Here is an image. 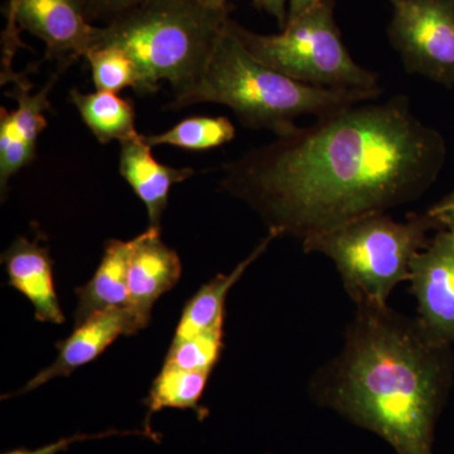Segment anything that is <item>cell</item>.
I'll return each mask as SVG.
<instances>
[{"label": "cell", "instance_id": "cell-2", "mask_svg": "<svg viewBox=\"0 0 454 454\" xmlns=\"http://www.w3.org/2000/svg\"><path fill=\"white\" fill-rule=\"evenodd\" d=\"M454 358L418 318L356 307L336 357L309 384L313 402L384 439L397 454H434Z\"/></svg>", "mask_w": 454, "mask_h": 454}, {"label": "cell", "instance_id": "cell-9", "mask_svg": "<svg viewBox=\"0 0 454 454\" xmlns=\"http://www.w3.org/2000/svg\"><path fill=\"white\" fill-rule=\"evenodd\" d=\"M67 70L65 66H57V71L47 85L32 94L31 82L22 74H16L13 85L7 97L16 100L13 112L0 109V191L4 199L12 177L29 166L37 155V140L47 128L44 113L50 109L51 89L59 79V74Z\"/></svg>", "mask_w": 454, "mask_h": 454}, {"label": "cell", "instance_id": "cell-25", "mask_svg": "<svg viewBox=\"0 0 454 454\" xmlns=\"http://www.w3.org/2000/svg\"><path fill=\"white\" fill-rule=\"evenodd\" d=\"M438 230H446L454 236V190L426 211Z\"/></svg>", "mask_w": 454, "mask_h": 454}, {"label": "cell", "instance_id": "cell-10", "mask_svg": "<svg viewBox=\"0 0 454 454\" xmlns=\"http://www.w3.org/2000/svg\"><path fill=\"white\" fill-rule=\"evenodd\" d=\"M17 25L43 42L47 59L67 68L92 49L98 33L85 0H20Z\"/></svg>", "mask_w": 454, "mask_h": 454}, {"label": "cell", "instance_id": "cell-12", "mask_svg": "<svg viewBox=\"0 0 454 454\" xmlns=\"http://www.w3.org/2000/svg\"><path fill=\"white\" fill-rule=\"evenodd\" d=\"M182 274L181 260L160 239V227H148L137 236L129 262V309L140 330L151 319L160 295L175 288Z\"/></svg>", "mask_w": 454, "mask_h": 454}, {"label": "cell", "instance_id": "cell-1", "mask_svg": "<svg viewBox=\"0 0 454 454\" xmlns=\"http://www.w3.org/2000/svg\"><path fill=\"white\" fill-rule=\"evenodd\" d=\"M442 134L403 95L319 116L223 164L220 188L278 238L324 234L422 197L446 163Z\"/></svg>", "mask_w": 454, "mask_h": 454}, {"label": "cell", "instance_id": "cell-26", "mask_svg": "<svg viewBox=\"0 0 454 454\" xmlns=\"http://www.w3.org/2000/svg\"><path fill=\"white\" fill-rule=\"evenodd\" d=\"M253 2L259 11L267 12L268 14L276 18L280 29L286 27V18H288L286 0H253Z\"/></svg>", "mask_w": 454, "mask_h": 454}, {"label": "cell", "instance_id": "cell-20", "mask_svg": "<svg viewBox=\"0 0 454 454\" xmlns=\"http://www.w3.org/2000/svg\"><path fill=\"white\" fill-rule=\"evenodd\" d=\"M97 91L119 94L131 88L140 95L152 94L139 66L124 51L114 46L92 47L85 55Z\"/></svg>", "mask_w": 454, "mask_h": 454}, {"label": "cell", "instance_id": "cell-13", "mask_svg": "<svg viewBox=\"0 0 454 454\" xmlns=\"http://www.w3.org/2000/svg\"><path fill=\"white\" fill-rule=\"evenodd\" d=\"M2 262L8 274L7 286L31 301L38 322L64 324L65 316L53 282V260L46 247L37 240L18 238L3 253Z\"/></svg>", "mask_w": 454, "mask_h": 454}, {"label": "cell", "instance_id": "cell-27", "mask_svg": "<svg viewBox=\"0 0 454 454\" xmlns=\"http://www.w3.org/2000/svg\"><path fill=\"white\" fill-rule=\"evenodd\" d=\"M324 2H325V0H288L289 7L286 22L301 16V14L309 12V9L315 8L317 5L321 4V3Z\"/></svg>", "mask_w": 454, "mask_h": 454}, {"label": "cell", "instance_id": "cell-14", "mask_svg": "<svg viewBox=\"0 0 454 454\" xmlns=\"http://www.w3.org/2000/svg\"><path fill=\"white\" fill-rule=\"evenodd\" d=\"M119 172L145 203L149 227H160L173 184L196 175L192 168H173L158 162L152 154V146L146 145L143 136L121 143Z\"/></svg>", "mask_w": 454, "mask_h": 454}, {"label": "cell", "instance_id": "cell-18", "mask_svg": "<svg viewBox=\"0 0 454 454\" xmlns=\"http://www.w3.org/2000/svg\"><path fill=\"white\" fill-rule=\"evenodd\" d=\"M210 373L190 372L164 364L145 400L148 414L145 430L155 434L151 429V418L164 408L192 409L199 415L200 420L208 415V411L200 406V400L205 393Z\"/></svg>", "mask_w": 454, "mask_h": 454}, {"label": "cell", "instance_id": "cell-7", "mask_svg": "<svg viewBox=\"0 0 454 454\" xmlns=\"http://www.w3.org/2000/svg\"><path fill=\"white\" fill-rule=\"evenodd\" d=\"M391 46L409 74L454 86V0H387Z\"/></svg>", "mask_w": 454, "mask_h": 454}, {"label": "cell", "instance_id": "cell-19", "mask_svg": "<svg viewBox=\"0 0 454 454\" xmlns=\"http://www.w3.org/2000/svg\"><path fill=\"white\" fill-rule=\"evenodd\" d=\"M234 124L225 116H192L179 121L162 133L143 136L149 146L172 145L186 151L201 152L231 142L235 138Z\"/></svg>", "mask_w": 454, "mask_h": 454}, {"label": "cell", "instance_id": "cell-4", "mask_svg": "<svg viewBox=\"0 0 454 454\" xmlns=\"http://www.w3.org/2000/svg\"><path fill=\"white\" fill-rule=\"evenodd\" d=\"M230 11L205 7L199 0H151L98 27L92 47L124 51L139 66L152 94L168 82L177 97L202 73Z\"/></svg>", "mask_w": 454, "mask_h": 454}, {"label": "cell", "instance_id": "cell-16", "mask_svg": "<svg viewBox=\"0 0 454 454\" xmlns=\"http://www.w3.org/2000/svg\"><path fill=\"white\" fill-rule=\"evenodd\" d=\"M276 239V235L269 232L267 238L262 239L253 253L231 273L219 274L210 283L205 284L184 306L173 340L190 339L223 325L227 293L240 280L247 269L267 252L269 245Z\"/></svg>", "mask_w": 454, "mask_h": 454}, {"label": "cell", "instance_id": "cell-22", "mask_svg": "<svg viewBox=\"0 0 454 454\" xmlns=\"http://www.w3.org/2000/svg\"><path fill=\"white\" fill-rule=\"evenodd\" d=\"M20 0H5V28L2 33V85L11 83L16 73L13 71V59L18 50L25 49L26 43L20 40V29L17 25V8Z\"/></svg>", "mask_w": 454, "mask_h": 454}, {"label": "cell", "instance_id": "cell-6", "mask_svg": "<svg viewBox=\"0 0 454 454\" xmlns=\"http://www.w3.org/2000/svg\"><path fill=\"white\" fill-rule=\"evenodd\" d=\"M334 0H325L301 16L288 20L278 35H259L230 18L236 37L262 64L293 80L345 91L380 97L379 76L349 55L333 16Z\"/></svg>", "mask_w": 454, "mask_h": 454}, {"label": "cell", "instance_id": "cell-28", "mask_svg": "<svg viewBox=\"0 0 454 454\" xmlns=\"http://www.w3.org/2000/svg\"><path fill=\"white\" fill-rule=\"evenodd\" d=\"M199 2L205 5V7L217 9V11H223V9L230 8L227 0H199Z\"/></svg>", "mask_w": 454, "mask_h": 454}, {"label": "cell", "instance_id": "cell-24", "mask_svg": "<svg viewBox=\"0 0 454 454\" xmlns=\"http://www.w3.org/2000/svg\"><path fill=\"white\" fill-rule=\"evenodd\" d=\"M151 0H85L90 22L106 25Z\"/></svg>", "mask_w": 454, "mask_h": 454}, {"label": "cell", "instance_id": "cell-17", "mask_svg": "<svg viewBox=\"0 0 454 454\" xmlns=\"http://www.w3.org/2000/svg\"><path fill=\"white\" fill-rule=\"evenodd\" d=\"M71 103L79 110L82 121L101 145L139 138L136 128V107L130 98L106 91L83 94L77 89L70 92Z\"/></svg>", "mask_w": 454, "mask_h": 454}, {"label": "cell", "instance_id": "cell-21", "mask_svg": "<svg viewBox=\"0 0 454 454\" xmlns=\"http://www.w3.org/2000/svg\"><path fill=\"white\" fill-rule=\"evenodd\" d=\"M223 336V325H219L190 339L173 340L164 364L190 372H211L220 360Z\"/></svg>", "mask_w": 454, "mask_h": 454}, {"label": "cell", "instance_id": "cell-15", "mask_svg": "<svg viewBox=\"0 0 454 454\" xmlns=\"http://www.w3.org/2000/svg\"><path fill=\"white\" fill-rule=\"evenodd\" d=\"M137 238L129 241L109 240L94 277L76 289L74 325H82L95 313L129 307V262Z\"/></svg>", "mask_w": 454, "mask_h": 454}, {"label": "cell", "instance_id": "cell-23", "mask_svg": "<svg viewBox=\"0 0 454 454\" xmlns=\"http://www.w3.org/2000/svg\"><path fill=\"white\" fill-rule=\"evenodd\" d=\"M113 435H143V437L153 439L154 442H160V437L157 434H152V433L146 432V430L110 429L107 432L98 433V434H82V433H77V434L71 435V437L59 439V441L53 442V443L37 448L35 450H27V448H18V450H13L4 454H57L64 452L71 444L77 443V442L113 437Z\"/></svg>", "mask_w": 454, "mask_h": 454}, {"label": "cell", "instance_id": "cell-3", "mask_svg": "<svg viewBox=\"0 0 454 454\" xmlns=\"http://www.w3.org/2000/svg\"><path fill=\"white\" fill-rule=\"evenodd\" d=\"M229 20L202 73L190 88L173 97L168 109L220 104L230 107L245 128L273 131L278 137L294 130L300 116L319 118L379 98L316 88L278 73L245 49L230 29Z\"/></svg>", "mask_w": 454, "mask_h": 454}, {"label": "cell", "instance_id": "cell-5", "mask_svg": "<svg viewBox=\"0 0 454 454\" xmlns=\"http://www.w3.org/2000/svg\"><path fill=\"white\" fill-rule=\"evenodd\" d=\"M432 230L439 231L426 212L408 215L405 221L380 212L301 243L304 252L333 260L356 307H385L397 284L408 282L411 262L428 247Z\"/></svg>", "mask_w": 454, "mask_h": 454}, {"label": "cell", "instance_id": "cell-11", "mask_svg": "<svg viewBox=\"0 0 454 454\" xmlns=\"http://www.w3.org/2000/svg\"><path fill=\"white\" fill-rule=\"evenodd\" d=\"M140 331L128 309H112L95 313L82 325H74V333L56 343L59 356L55 363L38 372L27 382L17 395L37 389L61 376H70L74 370L97 360L121 336H130Z\"/></svg>", "mask_w": 454, "mask_h": 454}, {"label": "cell", "instance_id": "cell-8", "mask_svg": "<svg viewBox=\"0 0 454 454\" xmlns=\"http://www.w3.org/2000/svg\"><path fill=\"white\" fill-rule=\"evenodd\" d=\"M411 293L418 304V321L430 336L454 343V236L439 230L426 249L411 262Z\"/></svg>", "mask_w": 454, "mask_h": 454}]
</instances>
